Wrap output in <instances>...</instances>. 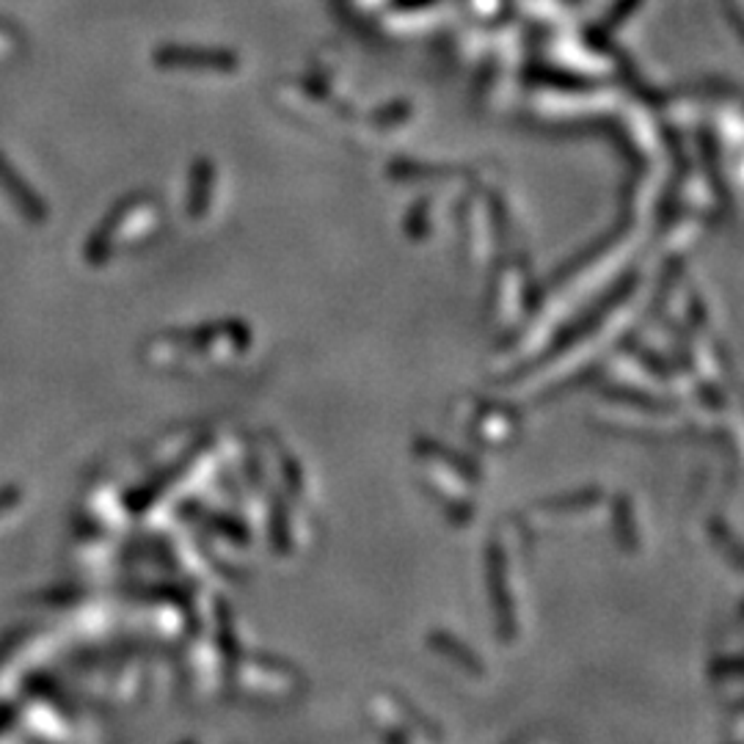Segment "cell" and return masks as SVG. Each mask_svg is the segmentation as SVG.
I'll list each match as a JSON object with an SVG mask.
<instances>
[{"instance_id": "3957f363", "label": "cell", "mask_w": 744, "mask_h": 744, "mask_svg": "<svg viewBox=\"0 0 744 744\" xmlns=\"http://www.w3.org/2000/svg\"><path fill=\"white\" fill-rule=\"evenodd\" d=\"M0 194H3L11 205H14V210L20 213L25 221H31V224L48 221V216H50L48 202H44L42 196L31 188V183H28V179L17 172V166L3 155V152H0Z\"/></svg>"}, {"instance_id": "6da1fadb", "label": "cell", "mask_w": 744, "mask_h": 744, "mask_svg": "<svg viewBox=\"0 0 744 744\" xmlns=\"http://www.w3.org/2000/svg\"><path fill=\"white\" fill-rule=\"evenodd\" d=\"M161 221V202L149 194H133L120 202L108 216L103 218L86 244V259L92 265H105L120 254V248H130L155 232Z\"/></svg>"}, {"instance_id": "7a4b0ae2", "label": "cell", "mask_w": 744, "mask_h": 744, "mask_svg": "<svg viewBox=\"0 0 744 744\" xmlns=\"http://www.w3.org/2000/svg\"><path fill=\"white\" fill-rule=\"evenodd\" d=\"M155 64L174 72H235L240 59L235 50L207 44H163L155 50Z\"/></svg>"}, {"instance_id": "5b68a950", "label": "cell", "mask_w": 744, "mask_h": 744, "mask_svg": "<svg viewBox=\"0 0 744 744\" xmlns=\"http://www.w3.org/2000/svg\"><path fill=\"white\" fill-rule=\"evenodd\" d=\"M14 42H17L14 28H9L6 22H0V53H9V50L14 48Z\"/></svg>"}, {"instance_id": "277c9868", "label": "cell", "mask_w": 744, "mask_h": 744, "mask_svg": "<svg viewBox=\"0 0 744 744\" xmlns=\"http://www.w3.org/2000/svg\"><path fill=\"white\" fill-rule=\"evenodd\" d=\"M213 194H216V166L210 161H196L194 172H190L188 199H185L188 216L205 218L213 205Z\"/></svg>"}]
</instances>
